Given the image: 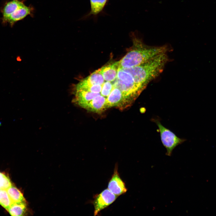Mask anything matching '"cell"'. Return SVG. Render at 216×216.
Wrapping results in <instances>:
<instances>
[{"label": "cell", "mask_w": 216, "mask_h": 216, "mask_svg": "<svg viewBox=\"0 0 216 216\" xmlns=\"http://www.w3.org/2000/svg\"><path fill=\"white\" fill-rule=\"evenodd\" d=\"M133 45L127 54L118 61L119 68H128L144 63L169 50L168 46H153L144 44L141 39L134 36Z\"/></svg>", "instance_id": "obj_1"}, {"label": "cell", "mask_w": 216, "mask_h": 216, "mask_svg": "<svg viewBox=\"0 0 216 216\" xmlns=\"http://www.w3.org/2000/svg\"><path fill=\"white\" fill-rule=\"evenodd\" d=\"M168 61V58L165 53L139 65L120 68L130 73L135 83L146 88L150 81L157 77L163 71Z\"/></svg>", "instance_id": "obj_2"}, {"label": "cell", "mask_w": 216, "mask_h": 216, "mask_svg": "<svg viewBox=\"0 0 216 216\" xmlns=\"http://www.w3.org/2000/svg\"><path fill=\"white\" fill-rule=\"evenodd\" d=\"M33 9L25 5L23 1L12 0L6 2L1 11L2 22L12 26L16 22L30 15Z\"/></svg>", "instance_id": "obj_3"}, {"label": "cell", "mask_w": 216, "mask_h": 216, "mask_svg": "<svg viewBox=\"0 0 216 216\" xmlns=\"http://www.w3.org/2000/svg\"><path fill=\"white\" fill-rule=\"evenodd\" d=\"M158 128L162 142L166 149V155L170 156L176 146L184 142L185 140L176 136L172 131L164 127L158 119H154Z\"/></svg>", "instance_id": "obj_4"}, {"label": "cell", "mask_w": 216, "mask_h": 216, "mask_svg": "<svg viewBox=\"0 0 216 216\" xmlns=\"http://www.w3.org/2000/svg\"><path fill=\"white\" fill-rule=\"evenodd\" d=\"M116 79L113 87L118 88L122 92L131 105L146 88L139 84L127 83Z\"/></svg>", "instance_id": "obj_5"}, {"label": "cell", "mask_w": 216, "mask_h": 216, "mask_svg": "<svg viewBox=\"0 0 216 216\" xmlns=\"http://www.w3.org/2000/svg\"><path fill=\"white\" fill-rule=\"evenodd\" d=\"M118 196L108 188L95 195L92 202L94 208V215H97L100 211L113 203Z\"/></svg>", "instance_id": "obj_6"}, {"label": "cell", "mask_w": 216, "mask_h": 216, "mask_svg": "<svg viewBox=\"0 0 216 216\" xmlns=\"http://www.w3.org/2000/svg\"><path fill=\"white\" fill-rule=\"evenodd\" d=\"M107 188L118 196L124 194L127 190L125 184L118 172L117 163L115 165L113 173L109 182Z\"/></svg>", "instance_id": "obj_7"}, {"label": "cell", "mask_w": 216, "mask_h": 216, "mask_svg": "<svg viewBox=\"0 0 216 216\" xmlns=\"http://www.w3.org/2000/svg\"><path fill=\"white\" fill-rule=\"evenodd\" d=\"M118 68V61L100 68L101 73L105 81L112 82L115 80L117 77Z\"/></svg>", "instance_id": "obj_8"}, {"label": "cell", "mask_w": 216, "mask_h": 216, "mask_svg": "<svg viewBox=\"0 0 216 216\" xmlns=\"http://www.w3.org/2000/svg\"><path fill=\"white\" fill-rule=\"evenodd\" d=\"M75 88V90H82L100 94L102 89V85H91L84 79L76 85Z\"/></svg>", "instance_id": "obj_9"}, {"label": "cell", "mask_w": 216, "mask_h": 216, "mask_svg": "<svg viewBox=\"0 0 216 216\" xmlns=\"http://www.w3.org/2000/svg\"><path fill=\"white\" fill-rule=\"evenodd\" d=\"M6 190L12 203L26 202L22 194L16 187L12 185Z\"/></svg>", "instance_id": "obj_10"}, {"label": "cell", "mask_w": 216, "mask_h": 216, "mask_svg": "<svg viewBox=\"0 0 216 216\" xmlns=\"http://www.w3.org/2000/svg\"><path fill=\"white\" fill-rule=\"evenodd\" d=\"M26 202L13 203L8 211L12 216L23 215L26 210Z\"/></svg>", "instance_id": "obj_11"}, {"label": "cell", "mask_w": 216, "mask_h": 216, "mask_svg": "<svg viewBox=\"0 0 216 216\" xmlns=\"http://www.w3.org/2000/svg\"><path fill=\"white\" fill-rule=\"evenodd\" d=\"M85 79L89 84L92 85H102L105 81L100 68L95 71Z\"/></svg>", "instance_id": "obj_12"}, {"label": "cell", "mask_w": 216, "mask_h": 216, "mask_svg": "<svg viewBox=\"0 0 216 216\" xmlns=\"http://www.w3.org/2000/svg\"><path fill=\"white\" fill-rule=\"evenodd\" d=\"M107 0H90L91 11L90 14H97L104 7Z\"/></svg>", "instance_id": "obj_13"}, {"label": "cell", "mask_w": 216, "mask_h": 216, "mask_svg": "<svg viewBox=\"0 0 216 216\" xmlns=\"http://www.w3.org/2000/svg\"><path fill=\"white\" fill-rule=\"evenodd\" d=\"M12 202L5 190H0V205L7 210H8Z\"/></svg>", "instance_id": "obj_14"}, {"label": "cell", "mask_w": 216, "mask_h": 216, "mask_svg": "<svg viewBox=\"0 0 216 216\" xmlns=\"http://www.w3.org/2000/svg\"><path fill=\"white\" fill-rule=\"evenodd\" d=\"M116 78L127 83H135L134 79L131 74L118 68Z\"/></svg>", "instance_id": "obj_15"}, {"label": "cell", "mask_w": 216, "mask_h": 216, "mask_svg": "<svg viewBox=\"0 0 216 216\" xmlns=\"http://www.w3.org/2000/svg\"><path fill=\"white\" fill-rule=\"evenodd\" d=\"M113 88V84L110 82L106 81L102 85V89L100 93V95L106 100Z\"/></svg>", "instance_id": "obj_16"}, {"label": "cell", "mask_w": 216, "mask_h": 216, "mask_svg": "<svg viewBox=\"0 0 216 216\" xmlns=\"http://www.w3.org/2000/svg\"><path fill=\"white\" fill-rule=\"evenodd\" d=\"M12 185L9 178L4 174L0 172V189L6 190Z\"/></svg>", "instance_id": "obj_17"}, {"label": "cell", "mask_w": 216, "mask_h": 216, "mask_svg": "<svg viewBox=\"0 0 216 216\" xmlns=\"http://www.w3.org/2000/svg\"></svg>", "instance_id": "obj_18"}]
</instances>
